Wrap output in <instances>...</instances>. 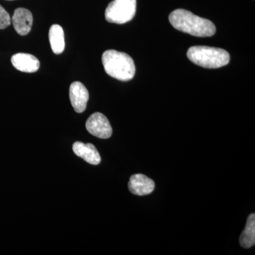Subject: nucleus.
<instances>
[{"instance_id": "obj_13", "label": "nucleus", "mask_w": 255, "mask_h": 255, "mask_svg": "<svg viewBox=\"0 0 255 255\" xmlns=\"http://www.w3.org/2000/svg\"><path fill=\"white\" fill-rule=\"evenodd\" d=\"M11 23L10 15L3 6L0 5V29H4Z\"/></svg>"}, {"instance_id": "obj_5", "label": "nucleus", "mask_w": 255, "mask_h": 255, "mask_svg": "<svg viewBox=\"0 0 255 255\" xmlns=\"http://www.w3.org/2000/svg\"><path fill=\"white\" fill-rule=\"evenodd\" d=\"M86 128L90 133L99 138L107 139L112 136V128L104 114L95 113L87 119Z\"/></svg>"}, {"instance_id": "obj_3", "label": "nucleus", "mask_w": 255, "mask_h": 255, "mask_svg": "<svg viewBox=\"0 0 255 255\" xmlns=\"http://www.w3.org/2000/svg\"><path fill=\"white\" fill-rule=\"evenodd\" d=\"M187 57L193 63L209 69L226 66L231 60L229 53L226 50L204 46L191 47L188 50Z\"/></svg>"}, {"instance_id": "obj_14", "label": "nucleus", "mask_w": 255, "mask_h": 255, "mask_svg": "<svg viewBox=\"0 0 255 255\" xmlns=\"http://www.w3.org/2000/svg\"><path fill=\"white\" fill-rule=\"evenodd\" d=\"M7 1H12V0H7Z\"/></svg>"}, {"instance_id": "obj_9", "label": "nucleus", "mask_w": 255, "mask_h": 255, "mask_svg": "<svg viewBox=\"0 0 255 255\" xmlns=\"http://www.w3.org/2000/svg\"><path fill=\"white\" fill-rule=\"evenodd\" d=\"M11 61L16 70L23 73H36L40 68L38 58L28 53H16L11 57Z\"/></svg>"}, {"instance_id": "obj_10", "label": "nucleus", "mask_w": 255, "mask_h": 255, "mask_svg": "<svg viewBox=\"0 0 255 255\" xmlns=\"http://www.w3.org/2000/svg\"><path fill=\"white\" fill-rule=\"evenodd\" d=\"M74 153L85 159L88 163L97 165L101 162V157L95 146L91 143L75 142L73 145Z\"/></svg>"}, {"instance_id": "obj_7", "label": "nucleus", "mask_w": 255, "mask_h": 255, "mask_svg": "<svg viewBox=\"0 0 255 255\" xmlns=\"http://www.w3.org/2000/svg\"><path fill=\"white\" fill-rule=\"evenodd\" d=\"M155 182L152 179L142 174L132 175L128 182V189L132 194L148 195L155 189Z\"/></svg>"}, {"instance_id": "obj_4", "label": "nucleus", "mask_w": 255, "mask_h": 255, "mask_svg": "<svg viewBox=\"0 0 255 255\" xmlns=\"http://www.w3.org/2000/svg\"><path fill=\"white\" fill-rule=\"evenodd\" d=\"M136 0H114L105 10L108 22L123 24L131 21L136 12Z\"/></svg>"}, {"instance_id": "obj_1", "label": "nucleus", "mask_w": 255, "mask_h": 255, "mask_svg": "<svg viewBox=\"0 0 255 255\" xmlns=\"http://www.w3.org/2000/svg\"><path fill=\"white\" fill-rule=\"evenodd\" d=\"M169 20L174 28L191 36L210 37L216 33V28L212 21L196 16L187 10H174L169 14Z\"/></svg>"}, {"instance_id": "obj_12", "label": "nucleus", "mask_w": 255, "mask_h": 255, "mask_svg": "<svg viewBox=\"0 0 255 255\" xmlns=\"http://www.w3.org/2000/svg\"><path fill=\"white\" fill-rule=\"evenodd\" d=\"M240 245L243 248L248 249L255 244V214H252L247 221L246 228L241 233L239 239Z\"/></svg>"}, {"instance_id": "obj_6", "label": "nucleus", "mask_w": 255, "mask_h": 255, "mask_svg": "<svg viewBox=\"0 0 255 255\" xmlns=\"http://www.w3.org/2000/svg\"><path fill=\"white\" fill-rule=\"evenodd\" d=\"M70 102L74 110L77 113H82L86 110L89 100V92L83 84L80 82H74L69 90Z\"/></svg>"}, {"instance_id": "obj_8", "label": "nucleus", "mask_w": 255, "mask_h": 255, "mask_svg": "<svg viewBox=\"0 0 255 255\" xmlns=\"http://www.w3.org/2000/svg\"><path fill=\"white\" fill-rule=\"evenodd\" d=\"M11 22L15 31L21 36H26L31 31L33 24V15L25 8H18L14 11Z\"/></svg>"}, {"instance_id": "obj_11", "label": "nucleus", "mask_w": 255, "mask_h": 255, "mask_svg": "<svg viewBox=\"0 0 255 255\" xmlns=\"http://www.w3.org/2000/svg\"><path fill=\"white\" fill-rule=\"evenodd\" d=\"M50 47L55 54H61L65 50V36L63 28L58 24L52 25L49 30Z\"/></svg>"}, {"instance_id": "obj_2", "label": "nucleus", "mask_w": 255, "mask_h": 255, "mask_svg": "<svg viewBox=\"0 0 255 255\" xmlns=\"http://www.w3.org/2000/svg\"><path fill=\"white\" fill-rule=\"evenodd\" d=\"M102 60L106 73L112 78L124 82L134 78L135 64L127 53L115 50H107L102 55Z\"/></svg>"}]
</instances>
